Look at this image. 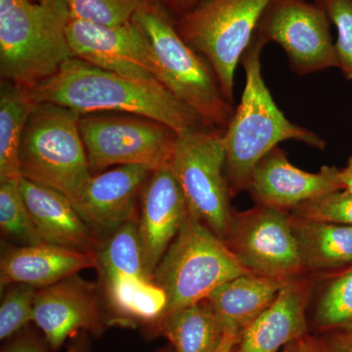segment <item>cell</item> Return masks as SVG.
Here are the masks:
<instances>
[{"label":"cell","instance_id":"1f68e13d","mask_svg":"<svg viewBox=\"0 0 352 352\" xmlns=\"http://www.w3.org/2000/svg\"><path fill=\"white\" fill-rule=\"evenodd\" d=\"M320 340L326 352H352V327L325 332Z\"/></svg>","mask_w":352,"mask_h":352},{"label":"cell","instance_id":"836d02e7","mask_svg":"<svg viewBox=\"0 0 352 352\" xmlns=\"http://www.w3.org/2000/svg\"><path fill=\"white\" fill-rule=\"evenodd\" d=\"M168 9L175 14V17H179L183 14L188 12L198 3L199 0H161Z\"/></svg>","mask_w":352,"mask_h":352},{"label":"cell","instance_id":"cb8c5ba5","mask_svg":"<svg viewBox=\"0 0 352 352\" xmlns=\"http://www.w3.org/2000/svg\"><path fill=\"white\" fill-rule=\"evenodd\" d=\"M96 268L105 286L120 278H150L138 230V217L129 219L100 241L96 251Z\"/></svg>","mask_w":352,"mask_h":352},{"label":"cell","instance_id":"e575fe53","mask_svg":"<svg viewBox=\"0 0 352 352\" xmlns=\"http://www.w3.org/2000/svg\"><path fill=\"white\" fill-rule=\"evenodd\" d=\"M241 333L233 330H226L221 344L217 352H234L238 342H239Z\"/></svg>","mask_w":352,"mask_h":352},{"label":"cell","instance_id":"d6a6232c","mask_svg":"<svg viewBox=\"0 0 352 352\" xmlns=\"http://www.w3.org/2000/svg\"><path fill=\"white\" fill-rule=\"evenodd\" d=\"M281 352H326L320 339L303 336L285 346Z\"/></svg>","mask_w":352,"mask_h":352},{"label":"cell","instance_id":"277c9868","mask_svg":"<svg viewBox=\"0 0 352 352\" xmlns=\"http://www.w3.org/2000/svg\"><path fill=\"white\" fill-rule=\"evenodd\" d=\"M175 15L162 1L145 2L133 21L147 41L157 82L210 127L226 129L234 106L224 96L214 69L178 34Z\"/></svg>","mask_w":352,"mask_h":352},{"label":"cell","instance_id":"8d00e7d4","mask_svg":"<svg viewBox=\"0 0 352 352\" xmlns=\"http://www.w3.org/2000/svg\"><path fill=\"white\" fill-rule=\"evenodd\" d=\"M143 1H145V2H150V1H161V0H143Z\"/></svg>","mask_w":352,"mask_h":352},{"label":"cell","instance_id":"603a6c76","mask_svg":"<svg viewBox=\"0 0 352 352\" xmlns=\"http://www.w3.org/2000/svg\"><path fill=\"white\" fill-rule=\"evenodd\" d=\"M29 89L8 80L0 82V183L19 182L21 141L36 107Z\"/></svg>","mask_w":352,"mask_h":352},{"label":"cell","instance_id":"d4e9b609","mask_svg":"<svg viewBox=\"0 0 352 352\" xmlns=\"http://www.w3.org/2000/svg\"><path fill=\"white\" fill-rule=\"evenodd\" d=\"M324 332L352 327V265L335 271L322 287L314 311Z\"/></svg>","mask_w":352,"mask_h":352},{"label":"cell","instance_id":"ba28073f","mask_svg":"<svg viewBox=\"0 0 352 352\" xmlns=\"http://www.w3.org/2000/svg\"><path fill=\"white\" fill-rule=\"evenodd\" d=\"M224 131L208 126L178 134L170 166L190 212L223 241L234 212L224 175Z\"/></svg>","mask_w":352,"mask_h":352},{"label":"cell","instance_id":"d590c367","mask_svg":"<svg viewBox=\"0 0 352 352\" xmlns=\"http://www.w3.org/2000/svg\"><path fill=\"white\" fill-rule=\"evenodd\" d=\"M340 180L344 190L352 195V156L347 161L346 166L340 168Z\"/></svg>","mask_w":352,"mask_h":352},{"label":"cell","instance_id":"5b68a950","mask_svg":"<svg viewBox=\"0 0 352 352\" xmlns=\"http://www.w3.org/2000/svg\"><path fill=\"white\" fill-rule=\"evenodd\" d=\"M80 113L53 103H36L19 151L21 178L57 190L76 206L91 170L80 129Z\"/></svg>","mask_w":352,"mask_h":352},{"label":"cell","instance_id":"7c38bea8","mask_svg":"<svg viewBox=\"0 0 352 352\" xmlns=\"http://www.w3.org/2000/svg\"><path fill=\"white\" fill-rule=\"evenodd\" d=\"M67 36L74 57L118 75L159 82L147 41L133 21L106 25L71 18Z\"/></svg>","mask_w":352,"mask_h":352},{"label":"cell","instance_id":"2e32d148","mask_svg":"<svg viewBox=\"0 0 352 352\" xmlns=\"http://www.w3.org/2000/svg\"><path fill=\"white\" fill-rule=\"evenodd\" d=\"M139 203V236L146 267L153 278L157 264L188 217V203L168 168L153 171Z\"/></svg>","mask_w":352,"mask_h":352},{"label":"cell","instance_id":"484cf974","mask_svg":"<svg viewBox=\"0 0 352 352\" xmlns=\"http://www.w3.org/2000/svg\"><path fill=\"white\" fill-rule=\"evenodd\" d=\"M19 182L12 180L0 183V227L2 233L21 245L41 244L43 240L39 237L25 206Z\"/></svg>","mask_w":352,"mask_h":352},{"label":"cell","instance_id":"4fadbf2b","mask_svg":"<svg viewBox=\"0 0 352 352\" xmlns=\"http://www.w3.org/2000/svg\"><path fill=\"white\" fill-rule=\"evenodd\" d=\"M34 322L53 351L61 349L80 330L99 337L109 324L102 310L99 289L78 274L38 289Z\"/></svg>","mask_w":352,"mask_h":352},{"label":"cell","instance_id":"44dd1931","mask_svg":"<svg viewBox=\"0 0 352 352\" xmlns=\"http://www.w3.org/2000/svg\"><path fill=\"white\" fill-rule=\"evenodd\" d=\"M292 217L305 271L335 272L352 265V226Z\"/></svg>","mask_w":352,"mask_h":352},{"label":"cell","instance_id":"83f0119b","mask_svg":"<svg viewBox=\"0 0 352 352\" xmlns=\"http://www.w3.org/2000/svg\"><path fill=\"white\" fill-rule=\"evenodd\" d=\"M71 18L106 25L131 22L143 0H66Z\"/></svg>","mask_w":352,"mask_h":352},{"label":"cell","instance_id":"d6986e66","mask_svg":"<svg viewBox=\"0 0 352 352\" xmlns=\"http://www.w3.org/2000/svg\"><path fill=\"white\" fill-rule=\"evenodd\" d=\"M21 193L45 244L75 251L95 252L99 241L75 206L57 190L21 178Z\"/></svg>","mask_w":352,"mask_h":352},{"label":"cell","instance_id":"30bf717a","mask_svg":"<svg viewBox=\"0 0 352 352\" xmlns=\"http://www.w3.org/2000/svg\"><path fill=\"white\" fill-rule=\"evenodd\" d=\"M224 242L254 274L295 279L305 271L288 210L256 205L233 212Z\"/></svg>","mask_w":352,"mask_h":352},{"label":"cell","instance_id":"f546056e","mask_svg":"<svg viewBox=\"0 0 352 352\" xmlns=\"http://www.w3.org/2000/svg\"><path fill=\"white\" fill-rule=\"evenodd\" d=\"M289 212L300 219L352 226V195L346 190L333 192L300 204Z\"/></svg>","mask_w":352,"mask_h":352},{"label":"cell","instance_id":"f1b7e54d","mask_svg":"<svg viewBox=\"0 0 352 352\" xmlns=\"http://www.w3.org/2000/svg\"><path fill=\"white\" fill-rule=\"evenodd\" d=\"M327 14L338 32V68L352 82V0H312Z\"/></svg>","mask_w":352,"mask_h":352},{"label":"cell","instance_id":"8fae6325","mask_svg":"<svg viewBox=\"0 0 352 352\" xmlns=\"http://www.w3.org/2000/svg\"><path fill=\"white\" fill-rule=\"evenodd\" d=\"M252 36L264 45L279 44L292 71L298 75L338 68L331 21L314 1L271 0Z\"/></svg>","mask_w":352,"mask_h":352},{"label":"cell","instance_id":"4dcf8cb0","mask_svg":"<svg viewBox=\"0 0 352 352\" xmlns=\"http://www.w3.org/2000/svg\"><path fill=\"white\" fill-rule=\"evenodd\" d=\"M85 333L82 338L74 340L69 347L68 352H90L89 344ZM1 352H48L41 340L34 333L23 331L19 335L7 340L6 346L2 347Z\"/></svg>","mask_w":352,"mask_h":352},{"label":"cell","instance_id":"ac0fdd59","mask_svg":"<svg viewBox=\"0 0 352 352\" xmlns=\"http://www.w3.org/2000/svg\"><path fill=\"white\" fill-rule=\"evenodd\" d=\"M92 267H96L95 252L45 243L9 247L2 252L0 261V289L2 292L12 284L45 288Z\"/></svg>","mask_w":352,"mask_h":352},{"label":"cell","instance_id":"3957f363","mask_svg":"<svg viewBox=\"0 0 352 352\" xmlns=\"http://www.w3.org/2000/svg\"><path fill=\"white\" fill-rule=\"evenodd\" d=\"M66 0H0V76L31 89L74 57Z\"/></svg>","mask_w":352,"mask_h":352},{"label":"cell","instance_id":"4316f807","mask_svg":"<svg viewBox=\"0 0 352 352\" xmlns=\"http://www.w3.org/2000/svg\"><path fill=\"white\" fill-rule=\"evenodd\" d=\"M38 289L25 284H12L1 293L0 340L2 342L19 335L34 322V298Z\"/></svg>","mask_w":352,"mask_h":352},{"label":"cell","instance_id":"5bb4252c","mask_svg":"<svg viewBox=\"0 0 352 352\" xmlns=\"http://www.w3.org/2000/svg\"><path fill=\"white\" fill-rule=\"evenodd\" d=\"M258 205L291 212L300 204L344 190L340 170L324 166L316 173L293 166L279 147L268 153L256 166L248 189Z\"/></svg>","mask_w":352,"mask_h":352},{"label":"cell","instance_id":"52a82bcc","mask_svg":"<svg viewBox=\"0 0 352 352\" xmlns=\"http://www.w3.org/2000/svg\"><path fill=\"white\" fill-rule=\"evenodd\" d=\"M271 0H199L175 19L178 34L206 58L229 103L234 104L236 68Z\"/></svg>","mask_w":352,"mask_h":352},{"label":"cell","instance_id":"ffe728a7","mask_svg":"<svg viewBox=\"0 0 352 352\" xmlns=\"http://www.w3.org/2000/svg\"><path fill=\"white\" fill-rule=\"evenodd\" d=\"M293 279L263 275H241L214 289L207 302L226 330L242 333Z\"/></svg>","mask_w":352,"mask_h":352},{"label":"cell","instance_id":"9a60e30c","mask_svg":"<svg viewBox=\"0 0 352 352\" xmlns=\"http://www.w3.org/2000/svg\"><path fill=\"white\" fill-rule=\"evenodd\" d=\"M152 173L147 166L126 164L92 175L75 208L99 241L138 217L136 205Z\"/></svg>","mask_w":352,"mask_h":352},{"label":"cell","instance_id":"8992f818","mask_svg":"<svg viewBox=\"0 0 352 352\" xmlns=\"http://www.w3.org/2000/svg\"><path fill=\"white\" fill-rule=\"evenodd\" d=\"M249 273L226 243L189 212L153 281L166 293L168 314L207 300L220 285Z\"/></svg>","mask_w":352,"mask_h":352},{"label":"cell","instance_id":"7a4b0ae2","mask_svg":"<svg viewBox=\"0 0 352 352\" xmlns=\"http://www.w3.org/2000/svg\"><path fill=\"white\" fill-rule=\"evenodd\" d=\"M264 44L252 36L241 63L245 74L242 99L224 131V175L231 195L248 189L252 171L278 144L295 140L324 150L326 142L314 131L289 122L277 107L261 74Z\"/></svg>","mask_w":352,"mask_h":352},{"label":"cell","instance_id":"e0dca14e","mask_svg":"<svg viewBox=\"0 0 352 352\" xmlns=\"http://www.w3.org/2000/svg\"><path fill=\"white\" fill-rule=\"evenodd\" d=\"M311 281L291 280L271 305L241 333L234 352H279L307 335Z\"/></svg>","mask_w":352,"mask_h":352},{"label":"cell","instance_id":"6da1fadb","mask_svg":"<svg viewBox=\"0 0 352 352\" xmlns=\"http://www.w3.org/2000/svg\"><path fill=\"white\" fill-rule=\"evenodd\" d=\"M29 92L36 103L57 104L80 115L140 116L162 122L177 134L208 126L193 109L178 100L161 83L118 75L76 57Z\"/></svg>","mask_w":352,"mask_h":352},{"label":"cell","instance_id":"9c48e42d","mask_svg":"<svg viewBox=\"0 0 352 352\" xmlns=\"http://www.w3.org/2000/svg\"><path fill=\"white\" fill-rule=\"evenodd\" d=\"M80 129L92 175L112 166L170 170L178 134L157 120L122 113L80 115Z\"/></svg>","mask_w":352,"mask_h":352},{"label":"cell","instance_id":"7402d4cb","mask_svg":"<svg viewBox=\"0 0 352 352\" xmlns=\"http://www.w3.org/2000/svg\"><path fill=\"white\" fill-rule=\"evenodd\" d=\"M157 329L173 352H217L226 332L207 300L164 315Z\"/></svg>","mask_w":352,"mask_h":352}]
</instances>
